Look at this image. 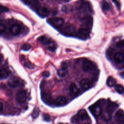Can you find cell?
Listing matches in <instances>:
<instances>
[{
  "mask_svg": "<svg viewBox=\"0 0 124 124\" xmlns=\"http://www.w3.org/2000/svg\"><path fill=\"white\" fill-rule=\"evenodd\" d=\"M89 117L87 111L85 109H80L78 112L71 118V121L72 123L77 124L81 121H86L89 120Z\"/></svg>",
  "mask_w": 124,
  "mask_h": 124,
  "instance_id": "1",
  "label": "cell"
},
{
  "mask_svg": "<svg viewBox=\"0 0 124 124\" xmlns=\"http://www.w3.org/2000/svg\"><path fill=\"white\" fill-rule=\"evenodd\" d=\"M89 109L92 115L95 118L99 116L102 112V109L100 105L96 103L89 107Z\"/></svg>",
  "mask_w": 124,
  "mask_h": 124,
  "instance_id": "2",
  "label": "cell"
},
{
  "mask_svg": "<svg viewBox=\"0 0 124 124\" xmlns=\"http://www.w3.org/2000/svg\"><path fill=\"white\" fill-rule=\"evenodd\" d=\"M47 22L51 26L55 27H59L62 26L64 23V20L60 17H54L48 18Z\"/></svg>",
  "mask_w": 124,
  "mask_h": 124,
  "instance_id": "3",
  "label": "cell"
},
{
  "mask_svg": "<svg viewBox=\"0 0 124 124\" xmlns=\"http://www.w3.org/2000/svg\"><path fill=\"white\" fill-rule=\"evenodd\" d=\"M62 33L66 36H71L76 32V29L74 26L70 24H66L61 30Z\"/></svg>",
  "mask_w": 124,
  "mask_h": 124,
  "instance_id": "4",
  "label": "cell"
},
{
  "mask_svg": "<svg viewBox=\"0 0 124 124\" xmlns=\"http://www.w3.org/2000/svg\"><path fill=\"white\" fill-rule=\"evenodd\" d=\"M93 21L92 16L90 15H87L82 19V28L90 30L93 26Z\"/></svg>",
  "mask_w": 124,
  "mask_h": 124,
  "instance_id": "5",
  "label": "cell"
},
{
  "mask_svg": "<svg viewBox=\"0 0 124 124\" xmlns=\"http://www.w3.org/2000/svg\"><path fill=\"white\" fill-rule=\"evenodd\" d=\"M118 105L115 103L108 101L106 107V112L108 119H110L111 114L117 108Z\"/></svg>",
  "mask_w": 124,
  "mask_h": 124,
  "instance_id": "6",
  "label": "cell"
},
{
  "mask_svg": "<svg viewBox=\"0 0 124 124\" xmlns=\"http://www.w3.org/2000/svg\"><path fill=\"white\" fill-rule=\"evenodd\" d=\"M35 10L36 13L42 17L47 16L49 13V12L47 8L44 6H41L40 5H38L35 7Z\"/></svg>",
  "mask_w": 124,
  "mask_h": 124,
  "instance_id": "7",
  "label": "cell"
},
{
  "mask_svg": "<svg viewBox=\"0 0 124 124\" xmlns=\"http://www.w3.org/2000/svg\"><path fill=\"white\" fill-rule=\"evenodd\" d=\"M41 98L43 101L46 104L51 105L53 103H54L53 101L51 94L49 93L43 92L41 93Z\"/></svg>",
  "mask_w": 124,
  "mask_h": 124,
  "instance_id": "8",
  "label": "cell"
},
{
  "mask_svg": "<svg viewBox=\"0 0 124 124\" xmlns=\"http://www.w3.org/2000/svg\"><path fill=\"white\" fill-rule=\"evenodd\" d=\"M94 67V66L93 63L92 61L87 59L83 60L82 62V69L83 71L85 72L90 71L93 69Z\"/></svg>",
  "mask_w": 124,
  "mask_h": 124,
  "instance_id": "9",
  "label": "cell"
},
{
  "mask_svg": "<svg viewBox=\"0 0 124 124\" xmlns=\"http://www.w3.org/2000/svg\"><path fill=\"white\" fill-rule=\"evenodd\" d=\"M16 99L19 103H23L26 99V92L24 90H21L18 91L16 96Z\"/></svg>",
  "mask_w": 124,
  "mask_h": 124,
  "instance_id": "10",
  "label": "cell"
},
{
  "mask_svg": "<svg viewBox=\"0 0 124 124\" xmlns=\"http://www.w3.org/2000/svg\"><path fill=\"white\" fill-rule=\"evenodd\" d=\"M90 30L81 28L78 29V37L82 39H86L87 38L90 34Z\"/></svg>",
  "mask_w": 124,
  "mask_h": 124,
  "instance_id": "11",
  "label": "cell"
},
{
  "mask_svg": "<svg viewBox=\"0 0 124 124\" xmlns=\"http://www.w3.org/2000/svg\"><path fill=\"white\" fill-rule=\"evenodd\" d=\"M54 103L57 106H62L65 105L67 103V99L63 95H60L55 100Z\"/></svg>",
  "mask_w": 124,
  "mask_h": 124,
  "instance_id": "12",
  "label": "cell"
},
{
  "mask_svg": "<svg viewBox=\"0 0 124 124\" xmlns=\"http://www.w3.org/2000/svg\"><path fill=\"white\" fill-rule=\"evenodd\" d=\"M114 118H115V120L117 122H119L120 123L124 124V111L122 109H119V110H118L115 114Z\"/></svg>",
  "mask_w": 124,
  "mask_h": 124,
  "instance_id": "13",
  "label": "cell"
},
{
  "mask_svg": "<svg viewBox=\"0 0 124 124\" xmlns=\"http://www.w3.org/2000/svg\"><path fill=\"white\" fill-rule=\"evenodd\" d=\"M21 31V27L18 24H14L12 25L10 29V31L11 33L14 35H17L19 34Z\"/></svg>",
  "mask_w": 124,
  "mask_h": 124,
  "instance_id": "14",
  "label": "cell"
},
{
  "mask_svg": "<svg viewBox=\"0 0 124 124\" xmlns=\"http://www.w3.org/2000/svg\"><path fill=\"white\" fill-rule=\"evenodd\" d=\"M7 84L10 87L16 88L18 86L19 84V81L16 78L13 77L9 79Z\"/></svg>",
  "mask_w": 124,
  "mask_h": 124,
  "instance_id": "15",
  "label": "cell"
},
{
  "mask_svg": "<svg viewBox=\"0 0 124 124\" xmlns=\"http://www.w3.org/2000/svg\"><path fill=\"white\" fill-rule=\"evenodd\" d=\"M79 85L83 89L86 90L90 87L91 83L88 79L83 78L80 80L79 82Z\"/></svg>",
  "mask_w": 124,
  "mask_h": 124,
  "instance_id": "16",
  "label": "cell"
},
{
  "mask_svg": "<svg viewBox=\"0 0 124 124\" xmlns=\"http://www.w3.org/2000/svg\"><path fill=\"white\" fill-rule=\"evenodd\" d=\"M10 71L6 67H2L0 69V78L4 79L7 78L10 74Z\"/></svg>",
  "mask_w": 124,
  "mask_h": 124,
  "instance_id": "17",
  "label": "cell"
},
{
  "mask_svg": "<svg viewBox=\"0 0 124 124\" xmlns=\"http://www.w3.org/2000/svg\"><path fill=\"white\" fill-rule=\"evenodd\" d=\"M69 89L71 93L74 95H77L79 93V90L74 83H72L70 85Z\"/></svg>",
  "mask_w": 124,
  "mask_h": 124,
  "instance_id": "18",
  "label": "cell"
},
{
  "mask_svg": "<svg viewBox=\"0 0 124 124\" xmlns=\"http://www.w3.org/2000/svg\"><path fill=\"white\" fill-rule=\"evenodd\" d=\"M114 59L116 62L118 63H121L124 61V55L121 52H116L114 54Z\"/></svg>",
  "mask_w": 124,
  "mask_h": 124,
  "instance_id": "19",
  "label": "cell"
},
{
  "mask_svg": "<svg viewBox=\"0 0 124 124\" xmlns=\"http://www.w3.org/2000/svg\"><path fill=\"white\" fill-rule=\"evenodd\" d=\"M38 40L40 42H41L42 44L44 45H47L51 41V40L50 38H48L47 36L45 35L40 36L38 38Z\"/></svg>",
  "mask_w": 124,
  "mask_h": 124,
  "instance_id": "20",
  "label": "cell"
},
{
  "mask_svg": "<svg viewBox=\"0 0 124 124\" xmlns=\"http://www.w3.org/2000/svg\"><path fill=\"white\" fill-rule=\"evenodd\" d=\"M67 73V69L63 68L62 67H60V69H59L57 71V74L60 77H64Z\"/></svg>",
  "mask_w": 124,
  "mask_h": 124,
  "instance_id": "21",
  "label": "cell"
},
{
  "mask_svg": "<svg viewBox=\"0 0 124 124\" xmlns=\"http://www.w3.org/2000/svg\"><path fill=\"white\" fill-rule=\"evenodd\" d=\"M107 84L109 87H113V86L115 85L116 80L112 77L109 76L107 79Z\"/></svg>",
  "mask_w": 124,
  "mask_h": 124,
  "instance_id": "22",
  "label": "cell"
},
{
  "mask_svg": "<svg viewBox=\"0 0 124 124\" xmlns=\"http://www.w3.org/2000/svg\"><path fill=\"white\" fill-rule=\"evenodd\" d=\"M47 46L48 49L50 51H54L57 48V44L53 41H51Z\"/></svg>",
  "mask_w": 124,
  "mask_h": 124,
  "instance_id": "23",
  "label": "cell"
},
{
  "mask_svg": "<svg viewBox=\"0 0 124 124\" xmlns=\"http://www.w3.org/2000/svg\"><path fill=\"white\" fill-rule=\"evenodd\" d=\"M115 89L117 92L120 94H123L124 93V87L121 84H116L115 85Z\"/></svg>",
  "mask_w": 124,
  "mask_h": 124,
  "instance_id": "24",
  "label": "cell"
},
{
  "mask_svg": "<svg viewBox=\"0 0 124 124\" xmlns=\"http://www.w3.org/2000/svg\"><path fill=\"white\" fill-rule=\"evenodd\" d=\"M101 7H102V9L104 10V11H108L110 9V4L107 1H103L102 2V4H101Z\"/></svg>",
  "mask_w": 124,
  "mask_h": 124,
  "instance_id": "25",
  "label": "cell"
},
{
  "mask_svg": "<svg viewBox=\"0 0 124 124\" xmlns=\"http://www.w3.org/2000/svg\"><path fill=\"white\" fill-rule=\"evenodd\" d=\"M39 109L38 108H36L33 110L31 114V116L33 118H36L38 117V116L39 115Z\"/></svg>",
  "mask_w": 124,
  "mask_h": 124,
  "instance_id": "26",
  "label": "cell"
},
{
  "mask_svg": "<svg viewBox=\"0 0 124 124\" xmlns=\"http://www.w3.org/2000/svg\"><path fill=\"white\" fill-rule=\"evenodd\" d=\"M31 47V46L30 45H29V44H24L22 47H21V49L24 51H27V50H29Z\"/></svg>",
  "mask_w": 124,
  "mask_h": 124,
  "instance_id": "27",
  "label": "cell"
},
{
  "mask_svg": "<svg viewBox=\"0 0 124 124\" xmlns=\"http://www.w3.org/2000/svg\"><path fill=\"white\" fill-rule=\"evenodd\" d=\"M9 11V9L7 7L5 6H3L2 5H0V13H4L7 12Z\"/></svg>",
  "mask_w": 124,
  "mask_h": 124,
  "instance_id": "28",
  "label": "cell"
},
{
  "mask_svg": "<svg viewBox=\"0 0 124 124\" xmlns=\"http://www.w3.org/2000/svg\"><path fill=\"white\" fill-rule=\"evenodd\" d=\"M43 119L45 121L47 122H49L50 121V116L47 113H44L43 114Z\"/></svg>",
  "mask_w": 124,
  "mask_h": 124,
  "instance_id": "29",
  "label": "cell"
},
{
  "mask_svg": "<svg viewBox=\"0 0 124 124\" xmlns=\"http://www.w3.org/2000/svg\"><path fill=\"white\" fill-rule=\"evenodd\" d=\"M6 27L5 26V25L3 24H1L0 25V33L2 34V33H3L5 30H6Z\"/></svg>",
  "mask_w": 124,
  "mask_h": 124,
  "instance_id": "30",
  "label": "cell"
},
{
  "mask_svg": "<svg viewBox=\"0 0 124 124\" xmlns=\"http://www.w3.org/2000/svg\"><path fill=\"white\" fill-rule=\"evenodd\" d=\"M117 46L118 47L122 49H124V40H123L118 42L117 43Z\"/></svg>",
  "mask_w": 124,
  "mask_h": 124,
  "instance_id": "31",
  "label": "cell"
},
{
  "mask_svg": "<svg viewBox=\"0 0 124 124\" xmlns=\"http://www.w3.org/2000/svg\"><path fill=\"white\" fill-rule=\"evenodd\" d=\"M68 66V63L66 62H63L61 63V67L65 68V69H67Z\"/></svg>",
  "mask_w": 124,
  "mask_h": 124,
  "instance_id": "32",
  "label": "cell"
},
{
  "mask_svg": "<svg viewBox=\"0 0 124 124\" xmlns=\"http://www.w3.org/2000/svg\"><path fill=\"white\" fill-rule=\"evenodd\" d=\"M42 76L44 77H48L50 75V73L48 71H45L42 73Z\"/></svg>",
  "mask_w": 124,
  "mask_h": 124,
  "instance_id": "33",
  "label": "cell"
},
{
  "mask_svg": "<svg viewBox=\"0 0 124 124\" xmlns=\"http://www.w3.org/2000/svg\"><path fill=\"white\" fill-rule=\"evenodd\" d=\"M62 10L63 12H66L67 10V6H66L65 5H64L62 6Z\"/></svg>",
  "mask_w": 124,
  "mask_h": 124,
  "instance_id": "34",
  "label": "cell"
},
{
  "mask_svg": "<svg viewBox=\"0 0 124 124\" xmlns=\"http://www.w3.org/2000/svg\"><path fill=\"white\" fill-rule=\"evenodd\" d=\"M113 2H114V3L116 4V5L117 6V7L118 8H120V6H119V3H118V1H117V3H116L115 1H113Z\"/></svg>",
  "mask_w": 124,
  "mask_h": 124,
  "instance_id": "35",
  "label": "cell"
},
{
  "mask_svg": "<svg viewBox=\"0 0 124 124\" xmlns=\"http://www.w3.org/2000/svg\"><path fill=\"white\" fill-rule=\"evenodd\" d=\"M0 111H2V104L1 103H0Z\"/></svg>",
  "mask_w": 124,
  "mask_h": 124,
  "instance_id": "36",
  "label": "cell"
},
{
  "mask_svg": "<svg viewBox=\"0 0 124 124\" xmlns=\"http://www.w3.org/2000/svg\"><path fill=\"white\" fill-rule=\"evenodd\" d=\"M121 76H122L123 78H124V72H122V73H121Z\"/></svg>",
  "mask_w": 124,
  "mask_h": 124,
  "instance_id": "37",
  "label": "cell"
},
{
  "mask_svg": "<svg viewBox=\"0 0 124 124\" xmlns=\"http://www.w3.org/2000/svg\"><path fill=\"white\" fill-rule=\"evenodd\" d=\"M3 58V57H2V54H1V63L2 62V59Z\"/></svg>",
  "mask_w": 124,
  "mask_h": 124,
  "instance_id": "38",
  "label": "cell"
},
{
  "mask_svg": "<svg viewBox=\"0 0 124 124\" xmlns=\"http://www.w3.org/2000/svg\"><path fill=\"white\" fill-rule=\"evenodd\" d=\"M123 124V123H119V124Z\"/></svg>",
  "mask_w": 124,
  "mask_h": 124,
  "instance_id": "39",
  "label": "cell"
},
{
  "mask_svg": "<svg viewBox=\"0 0 124 124\" xmlns=\"http://www.w3.org/2000/svg\"></svg>",
  "mask_w": 124,
  "mask_h": 124,
  "instance_id": "40",
  "label": "cell"
}]
</instances>
